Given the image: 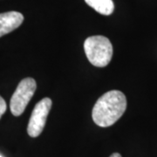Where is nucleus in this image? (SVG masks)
Segmentation results:
<instances>
[{
  "instance_id": "5",
  "label": "nucleus",
  "mask_w": 157,
  "mask_h": 157,
  "mask_svg": "<svg viewBox=\"0 0 157 157\" xmlns=\"http://www.w3.org/2000/svg\"><path fill=\"white\" fill-rule=\"evenodd\" d=\"M24 21V16L17 11L0 13V37L11 33Z\"/></svg>"
},
{
  "instance_id": "6",
  "label": "nucleus",
  "mask_w": 157,
  "mask_h": 157,
  "mask_svg": "<svg viewBox=\"0 0 157 157\" xmlns=\"http://www.w3.org/2000/svg\"><path fill=\"white\" fill-rule=\"evenodd\" d=\"M85 2L102 15H111L114 10L113 0H85Z\"/></svg>"
},
{
  "instance_id": "8",
  "label": "nucleus",
  "mask_w": 157,
  "mask_h": 157,
  "mask_svg": "<svg viewBox=\"0 0 157 157\" xmlns=\"http://www.w3.org/2000/svg\"><path fill=\"white\" fill-rule=\"evenodd\" d=\"M109 157H121V155L119 153H113V154H112Z\"/></svg>"
},
{
  "instance_id": "9",
  "label": "nucleus",
  "mask_w": 157,
  "mask_h": 157,
  "mask_svg": "<svg viewBox=\"0 0 157 157\" xmlns=\"http://www.w3.org/2000/svg\"><path fill=\"white\" fill-rule=\"evenodd\" d=\"M0 157H3V156H1V155H0Z\"/></svg>"
},
{
  "instance_id": "1",
  "label": "nucleus",
  "mask_w": 157,
  "mask_h": 157,
  "mask_svg": "<svg viewBox=\"0 0 157 157\" xmlns=\"http://www.w3.org/2000/svg\"><path fill=\"white\" fill-rule=\"evenodd\" d=\"M127 109V98L122 92L112 90L99 98L93 108L92 116L96 125L110 127L123 115Z\"/></svg>"
},
{
  "instance_id": "4",
  "label": "nucleus",
  "mask_w": 157,
  "mask_h": 157,
  "mask_svg": "<svg viewBox=\"0 0 157 157\" xmlns=\"http://www.w3.org/2000/svg\"><path fill=\"white\" fill-rule=\"evenodd\" d=\"M52 105V102L50 98H44L36 104L27 127V133L31 137H38L42 133Z\"/></svg>"
},
{
  "instance_id": "2",
  "label": "nucleus",
  "mask_w": 157,
  "mask_h": 157,
  "mask_svg": "<svg viewBox=\"0 0 157 157\" xmlns=\"http://www.w3.org/2000/svg\"><path fill=\"white\" fill-rule=\"evenodd\" d=\"M84 50L87 59L97 67H105L113 57V45L110 40L101 35L91 36L85 40Z\"/></svg>"
},
{
  "instance_id": "7",
  "label": "nucleus",
  "mask_w": 157,
  "mask_h": 157,
  "mask_svg": "<svg viewBox=\"0 0 157 157\" xmlns=\"http://www.w3.org/2000/svg\"><path fill=\"white\" fill-rule=\"evenodd\" d=\"M6 107H7V106H6V101L0 96V119L2 117V115L6 113Z\"/></svg>"
},
{
  "instance_id": "3",
  "label": "nucleus",
  "mask_w": 157,
  "mask_h": 157,
  "mask_svg": "<svg viewBox=\"0 0 157 157\" xmlns=\"http://www.w3.org/2000/svg\"><path fill=\"white\" fill-rule=\"evenodd\" d=\"M36 88L37 84L33 78H25L19 82L10 101V109L14 116H19L24 113Z\"/></svg>"
}]
</instances>
